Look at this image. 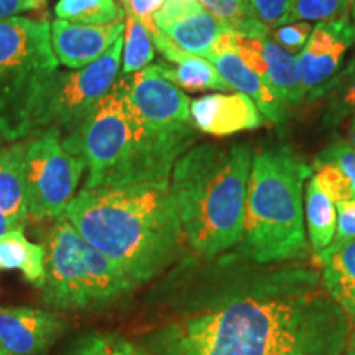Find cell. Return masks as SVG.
Here are the masks:
<instances>
[{
	"instance_id": "cell-23",
	"label": "cell",
	"mask_w": 355,
	"mask_h": 355,
	"mask_svg": "<svg viewBox=\"0 0 355 355\" xmlns=\"http://www.w3.org/2000/svg\"><path fill=\"white\" fill-rule=\"evenodd\" d=\"M326 96L324 104V122L336 125L344 119L355 115V56L345 68L337 73L321 91L311 99Z\"/></svg>"
},
{
	"instance_id": "cell-38",
	"label": "cell",
	"mask_w": 355,
	"mask_h": 355,
	"mask_svg": "<svg viewBox=\"0 0 355 355\" xmlns=\"http://www.w3.org/2000/svg\"><path fill=\"white\" fill-rule=\"evenodd\" d=\"M347 355H355V332L350 337L349 345H347Z\"/></svg>"
},
{
	"instance_id": "cell-15",
	"label": "cell",
	"mask_w": 355,
	"mask_h": 355,
	"mask_svg": "<svg viewBox=\"0 0 355 355\" xmlns=\"http://www.w3.org/2000/svg\"><path fill=\"white\" fill-rule=\"evenodd\" d=\"M125 32V20L109 25H83L68 20L51 21V46L58 63L81 69L104 56Z\"/></svg>"
},
{
	"instance_id": "cell-19",
	"label": "cell",
	"mask_w": 355,
	"mask_h": 355,
	"mask_svg": "<svg viewBox=\"0 0 355 355\" xmlns=\"http://www.w3.org/2000/svg\"><path fill=\"white\" fill-rule=\"evenodd\" d=\"M322 286L331 298L355 321V239L334 241L319 252Z\"/></svg>"
},
{
	"instance_id": "cell-20",
	"label": "cell",
	"mask_w": 355,
	"mask_h": 355,
	"mask_svg": "<svg viewBox=\"0 0 355 355\" xmlns=\"http://www.w3.org/2000/svg\"><path fill=\"white\" fill-rule=\"evenodd\" d=\"M260 53L266 64V79L278 92L279 99L288 105H298L304 101L306 92L301 84L298 56L279 46L270 37L259 38Z\"/></svg>"
},
{
	"instance_id": "cell-12",
	"label": "cell",
	"mask_w": 355,
	"mask_h": 355,
	"mask_svg": "<svg viewBox=\"0 0 355 355\" xmlns=\"http://www.w3.org/2000/svg\"><path fill=\"white\" fill-rule=\"evenodd\" d=\"M153 24L181 50L206 60L227 30L199 0H165L153 13Z\"/></svg>"
},
{
	"instance_id": "cell-24",
	"label": "cell",
	"mask_w": 355,
	"mask_h": 355,
	"mask_svg": "<svg viewBox=\"0 0 355 355\" xmlns=\"http://www.w3.org/2000/svg\"><path fill=\"white\" fill-rule=\"evenodd\" d=\"M224 28L245 37H270V28L255 15L250 0H199Z\"/></svg>"
},
{
	"instance_id": "cell-30",
	"label": "cell",
	"mask_w": 355,
	"mask_h": 355,
	"mask_svg": "<svg viewBox=\"0 0 355 355\" xmlns=\"http://www.w3.org/2000/svg\"><path fill=\"white\" fill-rule=\"evenodd\" d=\"M311 33H313V25L308 21H295V24L275 26L273 32L270 30V35L275 38V42L291 53L303 50Z\"/></svg>"
},
{
	"instance_id": "cell-25",
	"label": "cell",
	"mask_w": 355,
	"mask_h": 355,
	"mask_svg": "<svg viewBox=\"0 0 355 355\" xmlns=\"http://www.w3.org/2000/svg\"><path fill=\"white\" fill-rule=\"evenodd\" d=\"M55 15L74 24L109 25L125 20L127 13L115 0H58Z\"/></svg>"
},
{
	"instance_id": "cell-14",
	"label": "cell",
	"mask_w": 355,
	"mask_h": 355,
	"mask_svg": "<svg viewBox=\"0 0 355 355\" xmlns=\"http://www.w3.org/2000/svg\"><path fill=\"white\" fill-rule=\"evenodd\" d=\"M234 35L235 33L230 30H224L207 60L216 66L230 89H237L239 92L248 96L255 102V105L266 121L272 123L285 122L288 109L286 104L279 99L278 92L272 87V84L261 79L259 74H255L241 60L237 50H235Z\"/></svg>"
},
{
	"instance_id": "cell-41",
	"label": "cell",
	"mask_w": 355,
	"mask_h": 355,
	"mask_svg": "<svg viewBox=\"0 0 355 355\" xmlns=\"http://www.w3.org/2000/svg\"><path fill=\"white\" fill-rule=\"evenodd\" d=\"M121 2L123 3V8H125V6H127V0H121Z\"/></svg>"
},
{
	"instance_id": "cell-26",
	"label": "cell",
	"mask_w": 355,
	"mask_h": 355,
	"mask_svg": "<svg viewBox=\"0 0 355 355\" xmlns=\"http://www.w3.org/2000/svg\"><path fill=\"white\" fill-rule=\"evenodd\" d=\"M155 58V44L148 28L132 13L125 15V32H123L122 74H133L141 71Z\"/></svg>"
},
{
	"instance_id": "cell-9",
	"label": "cell",
	"mask_w": 355,
	"mask_h": 355,
	"mask_svg": "<svg viewBox=\"0 0 355 355\" xmlns=\"http://www.w3.org/2000/svg\"><path fill=\"white\" fill-rule=\"evenodd\" d=\"M84 171L86 165L66 148L60 128H46L26 139L28 219L43 222L64 216Z\"/></svg>"
},
{
	"instance_id": "cell-17",
	"label": "cell",
	"mask_w": 355,
	"mask_h": 355,
	"mask_svg": "<svg viewBox=\"0 0 355 355\" xmlns=\"http://www.w3.org/2000/svg\"><path fill=\"white\" fill-rule=\"evenodd\" d=\"M150 35H152L155 48L168 61V63L157 64L163 71V74L178 87L188 92L230 91V86L209 60L181 50L176 43H173L170 38L159 32L157 26Z\"/></svg>"
},
{
	"instance_id": "cell-28",
	"label": "cell",
	"mask_w": 355,
	"mask_h": 355,
	"mask_svg": "<svg viewBox=\"0 0 355 355\" xmlns=\"http://www.w3.org/2000/svg\"><path fill=\"white\" fill-rule=\"evenodd\" d=\"M350 8H352V0H295L277 26L295 24V21L319 24V21L347 19V17H352Z\"/></svg>"
},
{
	"instance_id": "cell-4",
	"label": "cell",
	"mask_w": 355,
	"mask_h": 355,
	"mask_svg": "<svg viewBox=\"0 0 355 355\" xmlns=\"http://www.w3.org/2000/svg\"><path fill=\"white\" fill-rule=\"evenodd\" d=\"M64 146L86 165L84 188L170 181L173 166L196 140L150 128L132 109L121 79L79 125L63 135Z\"/></svg>"
},
{
	"instance_id": "cell-22",
	"label": "cell",
	"mask_w": 355,
	"mask_h": 355,
	"mask_svg": "<svg viewBox=\"0 0 355 355\" xmlns=\"http://www.w3.org/2000/svg\"><path fill=\"white\" fill-rule=\"evenodd\" d=\"M304 220L314 252L319 254L334 242L337 229L336 204L324 193L314 176L306 184Z\"/></svg>"
},
{
	"instance_id": "cell-5",
	"label": "cell",
	"mask_w": 355,
	"mask_h": 355,
	"mask_svg": "<svg viewBox=\"0 0 355 355\" xmlns=\"http://www.w3.org/2000/svg\"><path fill=\"white\" fill-rule=\"evenodd\" d=\"M309 175V166L288 146L254 155L241 241L247 257L273 263L306 254L303 186Z\"/></svg>"
},
{
	"instance_id": "cell-35",
	"label": "cell",
	"mask_w": 355,
	"mask_h": 355,
	"mask_svg": "<svg viewBox=\"0 0 355 355\" xmlns=\"http://www.w3.org/2000/svg\"><path fill=\"white\" fill-rule=\"evenodd\" d=\"M46 0H0V20L17 17L24 12L42 10Z\"/></svg>"
},
{
	"instance_id": "cell-18",
	"label": "cell",
	"mask_w": 355,
	"mask_h": 355,
	"mask_svg": "<svg viewBox=\"0 0 355 355\" xmlns=\"http://www.w3.org/2000/svg\"><path fill=\"white\" fill-rule=\"evenodd\" d=\"M25 163L26 140L12 141L0 148V211L24 230L28 222Z\"/></svg>"
},
{
	"instance_id": "cell-1",
	"label": "cell",
	"mask_w": 355,
	"mask_h": 355,
	"mask_svg": "<svg viewBox=\"0 0 355 355\" xmlns=\"http://www.w3.org/2000/svg\"><path fill=\"white\" fill-rule=\"evenodd\" d=\"M352 319L301 273L183 306L144 337L152 355H343Z\"/></svg>"
},
{
	"instance_id": "cell-29",
	"label": "cell",
	"mask_w": 355,
	"mask_h": 355,
	"mask_svg": "<svg viewBox=\"0 0 355 355\" xmlns=\"http://www.w3.org/2000/svg\"><path fill=\"white\" fill-rule=\"evenodd\" d=\"M316 175L314 178L318 180L319 186H321L324 193L331 198L334 204L350 201L355 199V193L350 186V181L343 171L337 168L334 163L322 162V159H316Z\"/></svg>"
},
{
	"instance_id": "cell-31",
	"label": "cell",
	"mask_w": 355,
	"mask_h": 355,
	"mask_svg": "<svg viewBox=\"0 0 355 355\" xmlns=\"http://www.w3.org/2000/svg\"><path fill=\"white\" fill-rule=\"evenodd\" d=\"M318 159L334 163V165L347 176L350 186H352L355 193V148H352V146L347 144H336L329 146L326 152L319 155Z\"/></svg>"
},
{
	"instance_id": "cell-39",
	"label": "cell",
	"mask_w": 355,
	"mask_h": 355,
	"mask_svg": "<svg viewBox=\"0 0 355 355\" xmlns=\"http://www.w3.org/2000/svg\"><path fill=\"white\" fill-rule=\"evenodd\" d=\"M350 13H352V20L355 21V0H352V8H350Z\"/></svg>"
},
{
	"instance_id": "cell-33",
	"label": "cell",
	"mask_w": 355,
	"mask_h": 355,
	"mask_svg": "<svg viewBox=\"0 0 355 355\" xmlns=\"http://www.w3.org/2000/svg\"><path fill=\"white\" fill-rule=\"evenodd\" d=\"M337 229L334 241L355 239V199L336 204Z\"/></svg>"
},
{
	"instance_id": "cell-32",
	"label": "cell",
	"mask_w": 355,
	"mask_h": 355,
	"mask_svg": "<svg viewBox=\"0 0 355 355\" xmlns=\"http://www.w3.org/2000/svg\"><path fill=\"white\" fill-rule=\"evenodd\" d=\"M250 2L259 20L272 30V26H277L278 21L286 15L295 0H250Z\"/></svg>"
},
{
	"instance_id": "cell-7",
	"label": "cell",
	"mask_w": 355,
	"mask_h": 355,
	"mask_svg": "<svg viewBox=\"0 0 355 355\" xmlns=\"http://www.w3.org/2000/svg\"><path fill=\"white\" fill-rule=\"evenodd\" d=\"M44 306L58 311H101L130 295L137 286L125 273L84 241L64 216L58 217L46 243Z\"/></svg>"
},
{
	"instance_id": "cell-2",
	"label": "cell",
	"mask_w": 355,
	"mask_h": 355,
	"mask_svg": "<svg viewBox=\"0 0 355 355\" xmlns=\"http://www.w3.org/2000/svg\"><path fill=\"white\" fill-rule=\"evenodd\" d=\"M64 217L137 288L175 263L186 242L170 181L83 188Z\"/></svg>"
},
{
	"instance_id": "cell-34",
	"label": "cell",
	"mask_w": 355,
	"mask_h": 355,
	"mask_svg": "<svg viewBox=\"0 0 355 355\" xmlns=\"http://www.w3.org/2000/svg\"><path fill=\"white\" fill-rule=\"evenodd\" d=\"M163 2L165 0H127L125 13L135 15L148 28V32H152L155 30L153 13L163 6Z\"/></svg>"
},
{
	"instance_id": "cell-10",
	"label": "cell",
	"mask_w": 355,
	"mask_h": 355,
	"mask_svg": "<svg viewBox=\"0 0 355 355\" xmlns=\"http://www.w3.org/2000/svg\"><path fill=\"white\" fill-rule=\"evenodd\" d=\"M121 79L132 109L153 130L196 140V125L191 119V101L168 79L158 64L146 66Z\"/></svg>"
},
{
	"instance_id": "cell-40",
	"label": "cell",
	"mask_w": 355,
	"mask_h": 355,
	"mask_svg": "<svg viewBox=\"0 0 355 355\" xmlns=\"http://www.w3.org/2000/svg\"><path fill=\"white\" fill-rule=\"evenodd\" d=\"M0 355H8L7 352H6V350H3L2 347H0Z\"/></svg>"
},
{
	"instance_id": "cell-37",
	"label": "cell",
	"mask_w": 355,
	"mask_h": 355,
	"mask_svg": "<svg viewBox=\"0 0 355 355\" xmlns=\"http://www.w3.org/2000/svg\"><path fill=\"white\" fill-rule=\"evenodd\" d=\"M349 140H350V146L355 148V115L352 117V122H350V127H349Z\"/></svg>"
},
{
	"instance_id": "cell-3",
	"label": "cell",
	"mask_w": 355,
	"mask_h": 355,
	"mask_svg": "<svg viewBox=\"0 0 355 355\" xmlns=\"http://www.w3.org/2000/svg\"><path fill=\"white\" fill-rule=\"evenodd\" d=\"M252 159L248 144H201L173 166L170 193L184 241L204 260L242 241Z\"/></svg>"
},
{
	"instance_id": "cell-21",
	"label": "cell",
	"mask_w": 355,
	"mask_h": 355,
	"mask_svg": "<svg viewBox=\"0 0 355 355\" xmlns=\"http://www.w3.org/2000/svg\"><path fill=\"white\" fill-rule=\"evenodd\" d=\"M0 270H19L40 290L46 277V247L30 242L24 230H10L0 237Z\"/></svg>"
},
{
	"instance_id": "cell-8",
	"label": "cell",
	"mask_w": 355,
	"mask_h": 355,
	"mask_svg": "<svg viewBox=\"0 0 355 355\" xmlns=\"http://www.w3.org/2000/svg\"><path fill=\"white\" fill-rule=\"evenodd\" d=\"M123 37L86 68L60 71L53 76L35 114V135L46 128L69 133L112 91L122 66Z\"/></svg>"
},
{
	"instance_id": "cell-27",
	"label": "cell",
	"mask_w": 355,
	"mask_h": 355,
	"mask_svg": "<svg viewBox=\"0 0 355 355\" xmlns=\"http://www.w3.org/2000/svg\"><path fill=\"white\" fill-rule=\"evenodd\" d=\"M64 355H152L112 332H86L73 340Z\"/></svg>"
},
{
	"instance_id": "cell-13",
	"label": "cell",
	"mask_w": 355,
	"mask_h": 355,
	"mask_svg": "<svg viewBox=\"0 0 355 355\" xmlns=\"http://www.w3.org/2000/svg\"><path fill=\"white\" fill-rule=\"evenodd\" d=\"M66 327L64 319L48 309H0V347L8 355H44Z\"/></svg>"
},
{
	"instance_id": "cell-6",
	"label": "cell",
	"mask_w": 355,
	"mask_h": 355,
	"mask_svg": "<svg viewBox=\"0 0 355 355\" xmlns=\"http://www.w3.org/2000/svg\"><path fill=\"white\" fill-rule=\"evenodd\" d=\"M51 24L44 19L0 20V139L7 144L35 135V114L58 73Z\"/></svg>"
},
{
	"instance_id": "cell-16",
	"label": "cell",
	"mask_w": 355,
	"mask_h": 355,
	"mask_svg": "<svg viewBox=\"0 0 355 355\" xmlns=\"http://www.w3.org/2000/svg\"><path fill=\"white\" fill-rule=\"evenodd\" d=\"M191 119L198 130L214 137L234 135L263 125L255 102L242 92H217L191 101Z\"/></svg>"
},
{
	"instance_id": "cell-42",
	"label": "cell",
	"mask_w": 355,
	"mask_h": 355,
	"mask_svg": "<svg viewBox=\"0 0 355 355\" xmlns=\"http://www.w3.org/2000/svg\"><path fill=\"white\" fill-rule=\"evenodd\" d=\"M2 146H3V140L0 139V148H2Z\"/></svg>"
},
{
	"instance_id": "cell-36",
	"label": "cell",
	"mask_w": 355,
	"mask_h": 355,
	"mask_svg": "<svg viewBox=\"0 0 355 355\" xmlns=\"http://www.w3.org/2000/svg\"><path fill=\"white\" fill-rule=\"evenodd\" d=\"M15 229H19V227H17V225L13 224V222L8 219V217L3 214L2 211H0V237H2V235H6L7 232H10V230H15ZM20 230H24V229H20Z\"/></svg>"
},
{
	"instance_id": "cell-11",
	"label": "cell",
	"mask_w": 355,
	"mask_h": 355,
	"mask_svg": "<svg viewBox=\"0 0 355 355\" xmlns=\"http://www.w3.org/2000/svg\"><path fill=\"white\" fill-rule=\"evenodd\" d=\"M354 43L352 17L316 24L298 56L300 78L306 96L313 97L339 73L345 53Z\"/></svg>"
}]
</instances>
